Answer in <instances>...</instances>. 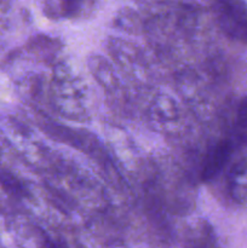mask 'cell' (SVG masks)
I'll use <instances>...</instances> for the list:
<instances>
[{"instance_id": "obj_4", "label": "cell", "mask_w": 247, "mask_h": 248, "mask_svg": "<svg viewBox=\"0 0 247 248\" xmlns=\"http://www.w3.org/2000/svg\"><path fill=\"white\" fill-rule=\"evenodd\" d=\"M94 5V0H47L48 14L56 17L77 18L84 16Z\"/></svg>"}, {"instance_id": "obj_10", "label": "cell", "mask_w": 247, "mask_h": 248, "mask_svg": "<svg viewBox=\"0 0 247 248\" xmlns=\"http://www.w3.org/2000/svg\"><path fill=\"white\" fill-rule=\"evenodd\" d=\"M2 149H4V137H2L1 132H0V154H1Z\"/></svg>"}, {"instance_id": "obj_1", "label": "cell", "mask_w": 247, "mask_h": 248, "mask_svg": "<svg viewBox=\"0 0 247 248\" xmlns=\"http://www.w3.org/2000/svg\"><path fill=\"white\" fill-rule=\"evenodd\" d=\"M213 11L225 34L247 44V4L245 0H213Z\"/></svg>"}, {"instance_id": "obj_5", "label": "cell", "mask_w": 247, "mask_h": 248, "mask_svg": "<svg viewBox=\"0 0 247 248\" xmlns=\"http://www.w3.org/2000/svg\"><path fill=\"white\" fill-rule=\"evenodd\" d=\"M229 191L237 201L247 199V161H239L229 173Z\"/></svg>"}, {"instance_id": "obj_6", "label": "cell", "mask_w": 247, "mask_h": 248, "mask_svg": "<svg viewBox=\"0 0 247 248\" xmlns=\"http://www.w3.org/2000/svg\"><path fill=\"white\" fill-rule=\"evenodd\" d=\"M116 24L128 31H137L140 28V18L135 11L124 9L116 17Z\"/></svg>"}, {"instance_id": "obj_2", "label": "cell", "mask_w": 247, "mask_h": 248, "mask_svg": "<svg viewBox=\"0 0 247 248\" xmlns=\"http://www.w3.org/2000/svg\"><path fill=\"white\" fill-rule=\"evenodd\" d=\"M184 248H222L212 225L198 219L190 223L183 232Z\"/></svg>"}, {"instance_id": "obj_7", "label": "cell", "mask_w": 247, "mask_h": 248, "mask_svg": "<svg viewBox=\"0 0 247 248\" xmlns=\"http://www.w3.org/2000/svg\"><path fill=\"white\" fill-rule=\"evenodd\" d=\"M236 131L242 143L247 144V98H244L237 109Z\"/></svg>"}, {"instance_id": "obj_8", "label": "cell", "mask_w": 247, "mask_h": 248, "mask_svg": "<svg viewBox=\"0 0 247 248\" xmlns=\"http://www.w3.org/2000/svg\"><path fill=\"white\" fill-rule=\"evenodd\" d=\"M40 248H65L61 242L53 241V240H45L43 244L40 245Z\"/></svg>"}, {"instance_id": "obj_3", "label": "cell", "mask_w": 247, "mask_h": 248, "mask_svg": "<svg viewBox=\"0 0 247 248\" xmlns=\"http://www.w3.org/2000/svg\"><path fill=\"white\" fill-rule=\"evenodd\" d=\"M232 153V145L228 140H223V142L216 144L203 160L202 169H201V179L203 182H208L215 178L229 162Z\"/></svg>"}, {"instance_id": "obj_9", "label": "cell", "mask_w": 247, "mask_h": 248, "mask_svg": "<svg viewBox=\"0 0 247 248\" xmlns=\"http://www.w3.org/2000/svg\"><path fill=\"white\" fill-rule=\"evenodd\" d=\"M12 0H0V10H5L11 5Z\"/></svg>"}]
</instances>
